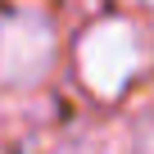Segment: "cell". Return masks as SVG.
I'll return each mask as SVG.
<instances>
[{"mask_svg":"<svg viewBox=\"0 0 154 154\" xmlns=\"http://www.w3.org/2000/svg\"><path fill=\"white\" fill-rule=\"evenodd\" d=\"M77 63H82V77L95 95H118L122 82L140 68V45H136V27L122 18H109L100 27L86 32L82 50H77Z\"/></svg>","mask_w":154,"mask_h":154,"instance_id":"obj_1","label":"cell"},{"mask_svg":"<svg viewBox=\"0 0 154 154\" xmlns=\"http://www.w3.org/2000/svg\"><path fill=\"white\" fill-rule=\"evenodd\" d=\"M50 59H54V36L36 14L9 18L0 27V82L27 86L50 68Z\"/></svg>","mask_w":154,"mask_h":154,"instance_id":"obj_2","label":"cell"}]
</instances>
